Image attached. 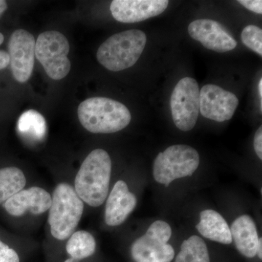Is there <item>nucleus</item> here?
<instances>
[{"label":"nucleus","instance_id":"13","mask_svg":"<svg viewBox=\"0 0 262 262\" xmlns=\"http://www.w3.org/2000/svg\"><path fill=\"white\" fill-rule=\"evenodd\" d=\"M52 203L51 194L42 188L33 187L15 194L5 203V208L9 214L21 216L26 212L39 215L50 209Z\"/></svg>","mask_w":262,"mask_h":262},{"label":"nucleus","instance_id":"15","mask_svg":"<svg viewBox=\"0 0 262 262\" xmlns=\"http://www.w3.org/2000/svg\"><path fill=\"white\" fill-rule=\"evenodd\" d=\"M230 232L232 241L241 254L251 258L256 256L259 237L256 224L250 215L237 217L231 226Z\"/></svg>","mask_w":262,"mask_h":262},{"label":"nucleus","instance_id":"26","mask_svg":"<svg viewBox=\"0 0 262 262\" xmlns=\"http://www.w3.org/2000/svg\"><path fill=\"white\" fill-rule=\"evenodd\" d=\"M256 255L259 258V259H262V238L261 237H259L258 239V244L257 250H256Z\"/></svg>","mask_w":262,"mask_h":262},{"label":"nucleus","instance_id":"27","mask_svg":"<svg viewBox=\"0 0 262 262\" xmlns=\"http://www.w3.org/2000/svg\"><path fill=\"white\" fill-rule=\"evenodd\" d=\"M8 9V4L5 0H0V17L3 14V13Z\"/></svg>","mask_w":262,"mask_h":262},{"label":"nucleus","instance_id":"21","mask_svg":"<svg viewBox=\"0 0 262 262\" xmlns=\"http://www.w3.org/2000/svg\"><path fill=\"white\" fill-rule=\"evenodd\" d=\"M241 39L246 47L262 56V30L254 25L245 27L241 33Z\"/></svg>","mask_w":262,"mask_h":262},{"label":"nucleus","instance_id":"5","mask_svg":"<svg viewBox=\"0 0 262 262\" xmlns=\"http://www.w3.org/2000/svg\"><path fill=\"white\" fill-rule=\"evenodd\" d=\"M200 155L192 146L176 144L158 154L153 165V177L168 187L176 179L191 177L199 167Z\"/></svg>","mask_w":262,"mask_h":262},{"label":"nucleus","instance_id":"3","mask_svg":"<svg viewBox=\"0 0 262 262\" xmlns=\"http://www.w3.org/2000/svg\"><path fill=\"white\" fill-rule=\"evenodd\" d=\"M146 40L145 33L138 29L117 33L101 45L96 57L103 67L112 72L126 70L139 59Z\"/></svg>","mask_w":262,"mask_h":262},{"label":"nucleus","instance_id":"22","mask_svg":"<svg viewBox=\"0 0 262 262\" xmlns=\"http://www.w3.org/2000/svg\"><path fill=\"white\" fill-rule=\"evenodd\" d=\"M0 262H20L18 253L0 241Z\"/></svg>","mask_w":262,"mask_h":262},{"label":"nucleus","instance_id":"2","mask_svg":"<svg viewBox=\"0 0 262 262\" xmlns=\"http://www.w3.org/2000/svg\"><path fill=\"white\" fill-rule=\"evenodd\" d=\"M77 115L81 125L93 134L118 132L131 121V114L125 105L105 97L88 98L79 105Z\"/></svg>","mask_w":262,"mask_h":262},{"label":"nucleus","instance_id":"8","mask_svg":"<svg viewBox=\"0 0 262 262\" xmlns=\"http://www.w3.org/2000/svg\"><path fill=\"white\" fill-rule=\"evenodd\" d=\"M174 124L187 132L195 126L200 113L199 84L192 77H184L174 88L170 98Z\"/></svg>","mask_w":262,"mask_h":262},{"label":"nucleus","instance_id":"18","mask_svg":"<svg viewBox=\"0 0 262 262\" xmlns=\"http://www.w3.org/2000/svg\"><path fill=\"white\" fill-rule=\"evenodd\" d=\"M26 182L25 176L20 169L15 167L0 169V204L21 191Z\"/></svg>","mask_w":262,"mask_h":262},{"label":"nucleus","instance_id":"4","mask_svg":"<svg viewBox=\"0 0 262 262\" xmlns=\"http://www.w3.org/2000/svg\"><path fill=\"white\" fill-rule=\"evenodd\" d=\"M84 211L83 201L75 189L67 183H61L52 196L48 222L53 237L65 241L75 232Z\"/></svg>","mask_w":262,"mask_h":262},{"label":"nucleus","instance_id":"7","mask_svg":"<svg viewBox=\"0 0 262 262\" xmlns=\"http://www.w3.org/2000/svg\"><path fill=\"white\" fill-rule=\"evenodd\" d=\"M171 235V227L167 222L156 221L133 244L131 256L136 262L171 261L175 256L173 248L168 244Z\"/></svg>","mask_w":262,"mask_h":262},{"label":"nucleus","instance_id":"16","mask_svg":"<svg viewBox=\"0 0 262 262\" xmlns=\"http://www.w3.org/2000/svg\"><path fill=\"white\" fill-rule=\"evenodd\" d=\"M200 217L201 221L196 225V229L202 236L220 244H232L230 228L220 213L214 210H204Z\"/></svg>","mask_w":262,"mask_h":262},{"label":"nucleus","instance_id":"11","mask_svg":"<svg viewBox=\"0 0 262 262\" xmlns=\"http://www.w3.org/2000/svg\"><path fill=\"white\" fill-rule=\"evenodd\" d=\"M189 35L205 48L217 53H225L237 47V41L219 22L198 19L188 27Z\"/></svg>","mask_w":262,"mask_h":262},{"label":"nucleus","instance_id":"9","mask_svg":"<svg viewBox=\"0 0 262 262\" xmlns=\"http://www.w3.org/2000/svg\"><path fill=\"white\" fill-rule=\"evenodd\" d=\"M36 41L30 32L18 29L11 34L8 43L10 67L15 80L24 83L32 76L35 58Z\"/></svg>","mask_w":262,"mask_h":262},{"label":"nucleus","instance_id":"6","mask_svg":"<svg viewBox=\"0 0 262 262\" xmlns=\"http://www.w3.org/2000/svg\"><path fill=\"white\" fill-rule=\"evenodd\" d=\"M70 46L61 32L49 31L39 34L35 44V57L42 65L48 77L62 80L68 75L71 62L68 58Z\"/></svg>","mask_w":262,"mask_h":262},{"label":"nucleus","instance_id":"12","mask_svg":"<svg viewBox=\"0 0 262 262\" xmlns=\"http://www.w3.org/2000/svg\"><path fill=\"white\" fill-rule=\"evenodd\" d=\"M167 0H114L112 15L122 23H136L163 13L168 8Z\"/></svg>","mask_w":262,"mask_h":262},{"label":"nucleus","instance_id":"19","mask_svg":"<svg viewBox=\"0 0 262 262\" xmlns=\"http://www.w3.org/2000/svg\"><path fill=\"white\" fill-rule=\"evenodd\" d=\"M96 243L94 236L86 231H77L70 236L66 250L71 257L77 260L92 256L96 251Z\"/></svg>","mask_w":262,"mask_h":262},{"label":"nucleus","instance_id":"29","mask_svg":"<svg viewBox=\"0 0 262 262\" xmlns=\"http://www.w3.org/2000/svg\"><path fill=\"white\" fill-rule=\"evenodd\" d=\"M64 262H79V260L75 259V258H70L66 260Z\"/></svg>","mask_w":262,"mask_h":262},{"label":"nucleus","instance_id":"23","mask_svg":"<svg viewBox=\"0 0 262 262\" xmlns=\"http://www.w3.org/2000/svg\"><path fill=\"white\" fill-rule=\"evenodd\" d=\"M239 3L245 8L257 14L262 13V1L261 0H239Z\"/></svg>","mask_w":262,"mask_h":262},{"label":"nucleus","instance_id":"10","mask_svg":"<svg viewBox=\"0 0 262 262\" xmlns=\"http://www.w3.org/2000/svg\"><path fill=\"white\" fill-rule=\"evenodd\" d=\"M238 104L235 95L215 84H206L200 91V112L203 117L213 121L230 120Z\"/></svg>","mask_w":262,"mask_h":262},{"label":"nucleus","instance_id":"30","mask_svg":"<svg viewBox=\"0 0 262 262\" xmlns=\"http://www.w3.org/2000/svg\"><path fill=\"white\" fill-rule=\"evenodd\" d=\"M3 42H4V36H3V34L0 32V46L3 44Z\"/></svg>","mask_w":262,"mask_h":262},{"label":"nucleus","instance_id":"17","mask_svg":"<svg viewBox=\"0 0 262 262\" xmlns=\"http://www.w3.org/2000/svg\"><path fill=\"white\" fill-rule=\"evenodd\" d=\"M18 130L20 135L27 140L41 141L47 134V123L46 119L34 110L25 112L19 117Z\"/></svg>","mask_w":262,"mask_h":262},{"label":"nucleus","instance_id":"25","mask_svg":"<svg viewBox=\"0 0 262 262\" xmlns=\"http://www.w3.org/2000/svg\"><path fill=\"white\" fill-rule=\"evenodd\" d=\"M9 54L5 51H0V70H4L10 64Z\"/></svg>","mask_w":262,"mask_h":262},{"label":"nucleus","instance_id":"24","mask_svg":"<svg viewBox=\"0 0 262 262\" xmlns=\"http://www.w3.org/2000/svg\"><path fill=\"white\" fill-rule=\"evenodd\" d=\"M253 147H254L255 152L257 155L258 158L262 160V127L256 130L254 136V140H253Z\"/></svg>","mask_w":262,"mask_h":262},{"label":"nucleus","instance_id":"1","mask_svg":"<svg viewBox=\"0 0 262 262\" xmlns=\"http://www.w3.org/2000/svg\"><path fill=\"white\" fill-rule=\"evenodd\" d=\"M111 173L110 155L102 149H94L84 159L76 176L77 195L89 206H101L108 196Z\"/></svg>","mask_w":262,"mask_h":262},{"label":"nucleus","instance_id":"28","mask_svg":"<svg viewBox=\"0 0 262 262\" xmlns=\"http://www.w3.org/2000/svg\"><path fill=\"white\" fill-rule=\"evenodd\" d=\"M258 95H259L260 99H261V107L262 106V79L259 80L258 84Z\"/></svg>","mask_w":262,"mask_h":262},{"label":"nucleus","instance_id":"14","mask_svg":"<svg viewBox=\"0 0 262 262\" xmlns=\"http://www.w3.org/2000/svg\"><path fill=\"white\" fill-rule=\"evenodd\" d=\"M137 198L129 191L126 183L120 180L114 186L106 201L105 222L111 227L122 225L135 209Z\"/></svg>","mask_w":262,"mask_h":262},{"label":"nucleus","instance_id":"20","mask_svg":"<svg viewBox=\"0 0 262 262\" xmlns=\"http://www.w3.org/2000/svg\"><path fill=\"white\" fill-rule=\"evenodd\" d=\"M175 262H211L205 241L196 235L185 239L181 246Z\"/></svg>","mask_w":262,"mask_h":262}]
</instances>
